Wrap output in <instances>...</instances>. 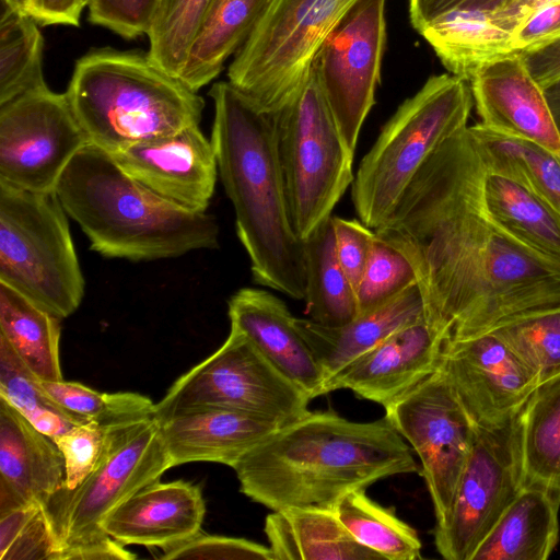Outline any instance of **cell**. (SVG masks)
Masks as SVG:
<instances>
[{
  "label": "cell",
  "instance_id": "f1b7e54d",
  "mask_svg": "<svg viewBox=\"0 0 560 560\" xmlns=\"http://www.w3.org/2000/svg\"><path fill=\"white\" fill-rule=\"evenodd\" d=\"M486 210L509 234L560 262V213L532 190L486 167L481 182Z\"/></svg>",
  "mask_w": 560,
  "mask_h": 560
},
{
  "label": "cell",
  "instance_id": "8992f818",
  "mask_svg": "<svg viewBox=\"0 0 560 560\" xmlns=\"http://www.w3.org/2000/svg\"><path fill=\"white\" fill-rule=\"evenodd\" d=\"M474 100L468 81L451 73L430 77L405 100L362 159L351 185L360 221L375 230L390 217L433 152L467 127Z\"/></svg>",
  "mask_w": 560,
  "mask_h": 560
},
{
  "label": "cell",
  "instance_id": "8fae6325",
  "mask_svg": "<svg viewBox=\"0 0 560 560\" xmlns=\"http://www.w3.org/2000/svg\"><path fill=\"white\" fill-rule=\"evenodd\" d=\"M312 398L280 372L242 332L183 374L155 404L162 422L179 412L229 408L265 417L280 427L305 416Z\"/></svg>",
  "mask_w": 560,
  "mask_h": 560
},
{
  "label": "cell",
  "instance_id": "484cf974",
  "mask_svg": "<svg viewBox=\"0 0 560 560\" xmlns=\"http://www.w3.org/2000/svg\"><path fill=\"white\" fill-rule=\"evenodd\" d=\"M264 530L273 560H374L377 552L360 544L335 509L294 506L272 511Z\"/></svg>",
  "mask_w": 560,
  "mask_h": 560
},
{
  "label": "cell",
  "instance_id": "1f68e13d",
  "mask_svg": "<svg viewBox=\"0 0 560 560\" xmlns=\"http://www.w3.org/2000/svg\"><path fill=\"white\" fill-rule=\"evenodd\" d=\"M60 318L0 282V335L44 381H61Z\"/></svg>",
  "mask_w": 560,
  "mask_h": 560
},
{
  "label": "cell",
  "instance_id": "52a82bcc",
  "mask_svg": "<svg viewBox=\"0 0 560 560\" xmlns=\"http://www.w3.org/2000/svg\"><path fill=\"white\" fill-rule=\"evenodd\" d=\"M0 282L60 319L81 304L85 282L55 191L0 183Z\"/></svg>",
  "mask_w": 560,
  "mask_h": 560
},
{
  "label": "cell",
  "instance_id": "6da1fadb",
  "mask_svg": "<svg viewBox=\"0 0 560 560\" xmlns=\"http://www.w3.org/2000/svg\"><path fill=\"white\" fill-rule=\"evenodd\" d=\"M483 172L467 126L433 152L374 230L413 267L424 319L443 347L560 308V262L491 218Z\"/></svg>",
  "mask_w": 560,
  "mask_h": 560
},
{
  "label": "cell",
  "instance_id": "603a6c76",
  "mask_svg": "<svg viewBox=\"0 0 560 560\" xmlns=\"http://www.w3.org/2000/svg\"><path fill=\"white\" fill-rule=\"evenodd\" d=\"M171 466L213 462L230 467L273 433L279 424L241 410L190 409L159 422Z\"/></svg>",
  "mask_w": 560,
  "mask_h": 560
},
{
  "label": "cell",
  "instance_id": "cb8c5ba5",
  "mask_svg": "<svg viewBox=\"0 0 560 560\" xmlns=\"http://www.w3.org/2000/svg\"><path fill=\"white\" fill-rule=\"evenodd\" d=\"M421 319H424V307L416 283L383 305L357 315L347 324L325 326L312 319L295 317V326L323 371L325 388L326 383L346 365L398 329Z\"/></svg>",
  "mask_w": 560,
  "mask_h": 560
},
{
  "label": "cell",
  "instance_id": "e575fe53",
  "mask_svg": "<svg viewBox=\"0 0 560 560\" xmlns=\"http://www.w3.org/2000/svg\"><path fill=\"white\" fill-rule=\"evenodd\" d=\"M335 510L350 534L383 559L422 558L417 532L401 521L392 508H384L370 499L364 489L347 493Z\"/></svg>",
  "mask_w": 560,
  "mask_h": 560
},
{
  "label": "cell",
  "instance_id": "d6a6232c",
  "mask_svg": "<svg viewBox=\"0 0 560 560\" xmlns=\"http://www.w3.org/2000/svg\"><path fill=\"white\" fill-rule=\"evenodd\" d=\"M469 128L487 168L515 179L560 213V154L480 124Z\"/></svg>",
  "mask_w": 560,
  "mask_h": 560
},
{
  "label": "cell",
  "instance_id": "2e32d148",
  "mask_svg": "<svg viewBox=\"0 0 560 560\" xmlns=\"http://www.w3.org/2000/svg\"><path fill=\"white\" fill-rule=\"evenodd\" d=\"M439 369L480 428L511 419L538 387L532 371L492 332L446 343Z\"/></svg>",
  "mask_w": 560,
  "mask_h": 560
},
{
  "label": "cell",
  "instance_id": "4dcf8cb0",
  "mask_svg": "<svg viewBox=\"0 0 560 560\" xmlns=\"http://www.w3.org/2000/svg\"><path fill=\"white\" fill-rule=\"evenodd\" d=\"M521 418L523 488L560 500V376L533 392Z\"/></svg>",
  "mask_w": 560,
  "mask_h": 560
},
{
  "label": "cell",
  "instance_id": "7a4b0ae2",
  "mask_svg": "<svg viewBox=\"0 0 560 560\" xmlns=\"http://www.w3.org/2000/svg\"><path fill=\"white\" fill-rule=\"evenodd\" d=\"M233 469L240 491L271 511L335 509L351 491L421 470L385 417L354 422L329 411H308L278 428Z\"/></svg>",
  "mask_w": 560,
  "mask_h": 560
},
{
  "label": "cell",
  "instance_id": "7402d4cb",
  "mask_svg": "<svg viewBox=\"0 0 560 560\" xmlns=\"http://www.w3.org/2000/svg\"><path fill=\"white\" fill-rule=\"evenodd\" d=\"M66 481L55 441L0 397V514L43 505Z\"/></svg>",
  "mask_w": 560,
  "mask_h": 560
},
{
  "label": "cell",
  "instance_id": "ab89813d",
  "mask_svg": "<svg viewBox=\"0 0 560 560\" xmlns=\"http://www.w3.org/2000/svg\"><path fill=\"white\" fill-rule=\"evenodd\" d=\"M417 283L407 258L375 235L372 250L355 288L358 315L376 308Z\"/></svg>",
  "mask_w": 560,
  "mask_h": 560
},
{
  "label": "cell",
  "instance_id": "d4e9b609",
  "mask_svg": "<svg viewBox=\"0 0 560 560\" xmlns=\"http://www.w3.org/2000/svg\"><path fill=\"white\" fill-rule=\"evenodd\" d=\"M520 24L509 14L462 10L436 18L419 33L448 73L469 82L483 67L517 54L513 35Z\"/></svg>",
  "mask_w": 560,
  "mask_h": 560
},
{
  "label": "cell",
  "instance_id": "836d02e7",
  "mask_svg": "<svg viewBox=\"0 0 560 560\" xmlns=\"http://www.w3.org/2000/svg\"><path fill=\"white\" fill-rule=\"evenodd\" d=\"M0 16V105L47 86L44 38L27 12L4 3Z\"/></svg>",
  "mask_w": 560,
  "mask_h": 560
},
{
  "label": "cell",
  "instance_id": "f907efd6",
  "mask_svg": "<svg viewBox=\"0 0 560 560\" xmlns=\"http://www.w3.org/2000/svg\"><path fill=\"white\" fill-rule=\"evenodd\" d=\"M137 555L110 536L81 545L58 555L57 560H135Z\"/></svg>",
  "mask_w": 560,
  "mask_h": 560
},
{
  "label": "cell",
  "instance_id": "8d00e7d4",
  "mask_svg": "<svg viewBox=\"0 0 560 560\" xmlns=\"http://www.w3.org/2000/svg\"><path fill=\"white\" fill-rule=\"evenodd\" d=\"M44 389L78 422L116 428L155 418V404L137 393H100L78 382L39 380Z\"/></svg>",
  "mask_w": 560,
  "mask_h": 560
},
{
  "label": "cell",
  "instance_id": "7dc6e473",
  "mask_svg": "<svg viewBox=\"0 0 560 560\" xmlns=\"http://www.w3.org/2000/svg\"><path fill=\"white\" fill-rule=\"evenodd\" d=\"M54 556L55 542L40 508L18 534L0 560H52Z\"/></svg>",
  "mask_w": 560,
  "mask_h": 560
},
{
  "label": "cell",
  "instance_id": "83f0119b",
  "mask_svg": "<svg viewBox=\"0 0 560 560\" xmlns=\"http://www.w3.org/2000/svg\"><path fill=\"white\" fill-rule=\"evenodd\" d=\"M272 0H212L179 80L198 92L243 46Z\"/></svg>",
  "mask_w": 560,
  "mask_h": 560
},
{
  "label": "cell",
  "instance_id": "e0dca14e",
  "mask_svg": "<svg viewBox=\"0 0 560 560\" xmlns=\"http://www.w3.org/2000/svg\"><path fill=\"white\" fill-rule=\"evenodd\" d=\"M133 179L162 199L206 212L219 175L213 144L198 126L110 154Z\"/></svg>",
  "mask_w": 560,
  "mask_h": 560
},
{
  "label": "cell",
  "instance_id": "ffe728a7",
  "mask_svg": "<svg viewBox=\"0 0 560 560\" xmlns=\"http://www.w3.org/2000/svg\"><path fill=\"white\" fill-rule=\"evenodd\" d=\"M228 305L231 328L244 334L312 399L324 395L323 371L282 300L261 289L243 288Z\"/></svg>",
  "mask_w": 560,
  "mask_h": 560
},
{
  "label": "cell",
  "instance_id": "bcb514c9",
  "mask_svg": "<svg viewBox=\"0 0 560 560\" xmlns=\"http://www.w3.org/2000/svg\"><path fill=\"white\" fill-rule=\"evenodd\" d=\"M560 39V0L535 9L516 28L513 47L517 54L535 50Z\"/></svg>",
  "mask_w": 560,
  "mask_h": 560
},
{
  "label": "cell",
  "instance_id": "4fadbf2b",
  "mask_svg": "<svg viewBox=\"0 0 560 560\" xmlns=\"http://www.w3.org/2000/svg\"><path fill=\"white\" fill-rule=\"evenodd\" d=\"M384 409L418 455L436 522L442 521L470 455L476 425L439 368Z\"/></svg>",
  "mask_w": 560,
  "mask_h": 560
},
{
  "label": "cell",
  "instance_id": "d6986e66",
  "mask_svg": "<svg viewBox=\"0 0 560 560\" xmlns=\"http://www.w3.org/2000/svg\"><path fill=\"white\" fill-rule=\"evenodd\" d=\"M480 125L560 154V133L544 90L516 54L480 69L469 81Z\"/></svg>",
  "mask_w": 560,
  "mask_h": 560
},
{
  "label": "cell",
  "instance_id": "7bdbcfd3",
  "mask_svg": "<svg viewBox=\"0 0 560 560\" xmlns=\"http://www.w3.org/2000/svg\"><path fill=\"white\" fill-rule=\"evenodd\" d=\"M160 0H91L89 20L132 39L147 34Z\"/></svg>",
  "mask_w": 560,
  "mask_h": 560
},
{
  "label": "cell",
  "instance_id": "ba28073f",
  "mask_svg": "<svg viewBox=\"0 0 560 560\" xmlns=\"http://www.w3.org/2000/svg\"><path fill=\"white\" fill-rule=\"evenodd\" d=\"M290 215L304 241L354 179L352 153L338 129L313 67L298 95L273 114Z\"/></svg>",
  "mask_w": 560,
  "mask_h": 560
},
{
  "label": "cell",
  "instance_id": "4316f807",
  "mask_svg": "<svg viewBox=\"0 0 560 560\" xmlns=\"http://www.w3.org/2000/svg\"><path fill=\"white\" fill-rule=\"evenodd\" d=\"M560 500L524 487L503 512L470 560H546L559 536Z\"/></svg>",
  "mask_w": 560,
  "mask_h": 560
},
{
  "label": "cell",
  "instance_id": "681fc988",
  "mask_svg": "<svg viewBox=\"0 0 560 560\" xmlns=\"http://www.w3.org/2000/svg\"><path fill=\"white\" fill-rule=\"evenodd\" d=\"M521 55L530 75L542 90L560 80V39Z\"/></svg>",
  "mask_w": 560,
  "mask_h": 560
},
{
  "label": "cell",
  "instance_id": "74e56055",
  "mask_svg": "<svg viewBox=\"0 0 560 560\" xmlns=\"http://www.w3.org/2000/svg\"><path fill=\"white\" fill-rule=\"evenodd\" d=\"M212 0H160L147 32L148 56L165 72L177 77Z\"/></svg>",
  "mask_w": 560,
  "mask_h": 560
},
{
  "label": "cell",
  "instance_id": "816d5d0a",
  "mask_svg": "<svg viewBox=\"0 0 560 560\" xmlns=\"http://www.w3.org/2000/svg\"><path fill=\"white\" fill-rule=\"evenodd\" d=\"M42 505L31 504L0 514V557Z\"/></svg>",
  "mask_w": 560,
  "mask_h": 560
},
{
  "label": "cell",
  "instance_id": "5b68a950",
  "mask_svg": "<svg viewBox=\"0 0 560 560\" xmlns=\"http://www.w3.org/2000/svg\"><path fill=\"white\" fill-rule=\"evenodd\" d=\"M89 144L115 154L200 124L205 101L139 50L95 48L65 92Z\"/></svg>",
  "mask_w": 560,
  "mask_h": 560
},
{
  "label": "cell",
  "instance_id": "b9f144b4",
  "mask_svg": "<svg viewBox=\"0 0 560 560\" xmlns=\"http://www.w3.org/2000/svg\"><path fill=\"white\" fill-rule=\"evenodd\" d=\"M161 559L195 560H273L269 547L255 541L208 535L199 532L190 538L162 548Z\"/></svg>",
  "mask_w": 560,
  "mask_h": 560
},
{
  "label": "cell",
  "instance_id": "db71d44e",
  "mask_svg": "<svg viewBox=\"0 0 560 560\" xmlns=\"http://www.w3.org/2000/svg\"><path fill=\"white\" fill-rule=\"evenodd\" d=\"M84 7H88V4L91 2V0H81Z\"/></svg>",
  "mask_w": 560,
  "mask_h": 560
},
{
  "label": "cell",
  "instance_id": "9a60e30c",
  "mask_svg": "<svg viewBox=\"0 0 560 560\" xmlns=\"http://www.w3.org/2000/svg\"><path fill=\"white\" fill-rule=\"evenodd\" d=\"M385 4L386 0H357L324 40L312 65L352 153L375 103L386 43Z\"/></svg>",
  "mask_w": 560,
  "mask_h": 560
},
{
  "label": "cell",
  "instance_id": "f35d334b",
  "mask_svg": "<svg viewBox=\"0 0 560 560\" xmlns=\"http://www.w3.org/2000/svg\"><path fill=\"white\" fill-rule=\"evenodd\" d=\"M491 332L532 371L538 386L560 376V308L512 322Z\"/></svg>",
  "mask_w": 560,
  "mask_h": 560
},
{
  "label": "cell",
  "instance_id": "44dd1931",
  "mask_svg": "<svg viewBox=\"0 0 560 560\" xmlns=\"http://www.w3.org/2000/svg\"><path fill=\"white\" fill-rule=\"evenodd\" d=\"M206 503L198 485L155 480L141 488L105 520L104 532L122 545L164 548L198 534Z\"/></svg>",
  "mask_w": 560,
  "mask_h": 560
},
{
  "label": "cell",
  "instance_id": "ac0fdd59",
  "mask_svg": "<svg viewBox=\"0 0 560 560\" xmlns=\"http://www.w3.org/2000/svg\"><path fill=\"white\" fill-rule=\"evenodd\" d=\"M443 343L425 319L407 325L336 373L324 393L347 388L386 407L434 373Z\"/></svg>",
  "mask_w": 560,
  "mask_h": 560
},
{
  "label": "cell",
  "instance_id": "f6af8a7d",
  "mask_svg": "<svg viewBox=\"0 0 560 560\" xmlns=\"http://www.w3.org/2000/svg\"><path fill=\"white\" fill-rule=\"evenodd\" d=\"M521 0H409V18L412 26L420 32L436 18L452 11H482L509 14L521 23L524 15L520 10Z\"/></svg>",
  "mask_w": 560,
  "mask_h": 560
},
{
  "label": "cell",
  "instance_id": "30bf717a",
  "mask_svg": "<svg viewBox=\"0 0 560 560\" xmlns=\"http://www.w3.org/2000/svg\"><path fill=\"white\" fill-rule=\"evenodd\" d=\"M171 467L155 418L109 429L94 470L75 488L62 486L42 505L55 542L52 560L108 536L103 528L108 515Z\"/></svg>",
  "mask_w": 560,
  "mask_h": 560
},
{
  "label": "cell",
  "instance_id": "f5cc1de1",
  "mask_svg": "<svg viewBox=\"0 0 560 560\" xmlns=\"http://www.w3.org/2000/svg\"><path fill=\"white\" fill-rule=\"evenodd\" d=\"M548 106L560 133V80L544 90Z\"/></svg>",
  "mask_w": 560,
  "mask_h": 560
},
{
  "label": "cell",
  "instance_id": "c3c4849f",
  "mask_svg": "<svg viewBox=\"0 0 560 560\" xmlns=\"http://www.w3.org/2000/svg\"><path fill=\"white\" fill-rule=\"evenodd\" d=\"M81 0H27L26 12L40 25L79 26Z\"/></svg>",
  "mask_w": 560,
  "mask_h": 560
},
{
  "label": "cell",
  "instance_id": "5bb4252c",
  "mask_svg": "<svg viewBox=\"0 0 560 560\" xmlns=\"http://www.w3.org/2000/svg\"><path fill=\"white\" fill-rule=\"evenodd\" d=\"M89 144L66 93L48 85L0 105V183L51 192Z\"/></svg>",
  "mask_w": 560,
  "mask_h": 560
},
{
  "label": "cell",
  "instance_id": "f546056e",
  "mask_svg": "<svg viewBox=\"0 0 560 560\" xmlns=\"http://www.w3.org/2000/svg\"><path fill=\"white\" fill-rule=\"evenodd\" d=\"M305 302L310 319L340 326L358 315L355 289L336 252L332 217L304 240Z\"/></svg>",
  "mask_w": 560,
  "mask_h": 560
},
{
  "label": "cell",
  "instance_id": "ee69618b",
  "mask_svg": "<svg viewBox=\"0 0 560 560\" xmlns=\"http://www.w3.org/2000/svg\"><path fill=\"white\" fill-rule=\"evenodd\" d=\"M332 224L339 262L355 289L365 270L375 232L357 220L332 217Z\"/></svg>",
  "mask_w": 560,
  "mask_h": 560
},
{
  "label": "cell",
  "instance_id": "60d3db41",
  "mask_svg": "<svg viewBox=\"0 0 560 560\" xmlns=\"http://www.w3.org/2000/svg\"><path fill=\"white\" fill-rule=\"evenodd\" d=\"M108 431L95 422H84L52 438L65 459L66 488H75L94 470L104 453Z\"/></svg>",
  "mask_w": 560,
  "mask_h": 560
},
{
  "label": "cell",
  "instance_id": "d590c367",
  "mask_svg": "<svg viewBox=\"0 0 560 560\" xmlns=\"http://www.w3.org/2000/svg\"><path fill=\"white\" fill-rule=\"evenodd\" d=\"M0 397L51 439L80 424L44 389L8 340L0 335Z\"/></svg>",
  "mask_w": 560,
  "mask_h": 560
},
{
  "label": "cell",
  "instance_id": "9c48e42d",
  "mask_svg": "<svg viewBox=\"0 0 560 560\" xmlns=\"http://www.w3.org/2000/svg\"><path fill=\"white\" fill-rule=\"evenodd\" d=\"M357 0H272L229 66V82L276 114L300 92L322 44Z\"/></svg>",
  "mask_w": 560,
  "mask_h": 560
},
{
  "label": "cell",
  "instance_id": "3957f363",
  "mask_svg": "<svg viewBox=\"0 0 560 560\" xmlns=\"http://www.w3.org/2000/svg\"><path fill=\"white\" fill-rule=\"evenodd\" d=\"M209 95L214 107L210 140L253 279L304 300V241L291 221L275 115L261 110L229 81L214 83Z\"/></svg>",
  "mask_w": 560,
  "mask_h": 560
},
{
  "label": "cell",
  "instance_id": "277c9868",
  "mask_svg": "<svg viewBox=\"0 0 560 560\" xmlns=\"http://www.w3.org/2000/svg\"><path fill=\"white\" fill-rule=\"evenodd\" d=\"M55 192L91 249L104 257L155 260L219 247L212 215L162 199L93 144L71 160Z\"/></svg>",
  "mask_w": 560,
  "mask_h": 560
},
{
  "label": "cell",
  "instance_id": "7c38bea8",
  "mask_svg": "<svg viewBox=\"0 0 560 560\" xmlns=\"http://www.w3.org/2000/svg\"><path fill=\"white\" fill-rule=\"evenodd\" d=\"M522 410L499 425L476 427L452 505L434 528L435 547L444 559L470 560L523 489Z\"/></svg>",
  "mask_w": 560,
  "mask_h": 560
}]
</instances>
